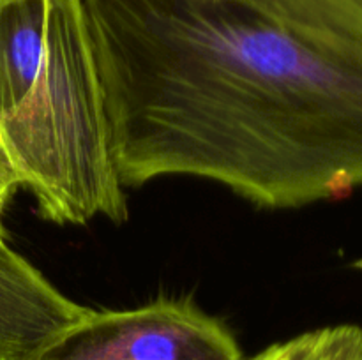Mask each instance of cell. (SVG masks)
Returning <instances> with one entry per match:
<instances>
[{
    "label": "cell",
    "mask_w": 362,
    "mask_h": 360,
    "mask_svg": "<svg viewBox=\"0 0 362 360\" xmlns=\"http://www.w3.org/2000/svg\"><path fill=\"white\" fill-rule=\"evenodd\" d=\"M124 187L187 175L267 208L362 187V48L250 0H81Z\"/></svg>",
    "instance_id": "6da1fadb"
},
{
    "label": "cell",
    "mask_w": 362,
    "mask_h": 360,
    "mask_svg": "<svg viewBox=\"0 0 362 360\" xmlns=\"http://www.w3.org/2000/svg\"><path fill=\"white\" fill-rule=\"evenodd\" d=\"M0 152L45 221H127L81 0H0Z\"/></svg>",
    "instance_id": "7a4b0ae2"
},
{
    "label": "cell",
    "mask_w": 362,
    "mask_h": 360,
    "mask_svg": "<svg viewBox=\"0 0 362 360\" xmlns=\"http://www.w3.org/2000/svg\"><path fill=\"white\" fill-rule=\"evenodd\" d=\"M23 360H244L225 321L189 299H159L124 311H94Z\"/></svg>",
    "instance_id": "3957f363"
},
{
    "label": "cell",
    "mask_w": 362,
    "mask_h": 360,
    "mask_svg": "<svg viewBox=\"0 0 362 360\" xmlns=\"http://www.w3.org/2000/svg\"><path fill=\"white\" fill-rule=\"evenodd\" d=\"M0 240V360H23L88 313Z\"/></svg>",
    "instance_id": "277c9868"
},
{
    "label": "cell",
    "mask_w": 362,
    "mask_h": 360,
    "mask_svg": "<svg viewBox=\"0 0 362 360\" xmlns=\"http://www.w3.org/2000/svg\"><path fill=\"white\" fill-rule=\"evenodd\" d=\"M296 30L362 48V0H250Z\"/></svg>",
    "instance_id": "5b68a950"
},
{
    "label": "cell",
    "mask_w": 362,
    "mask_h": 360,
    "mask_svg": "<svg viewBox=\"0 0 362 360\" xmlns=\"http://www.w3.org/2000/svg\"><path fill=\"white\" fill-rule=\"evenodd\" d=\"M250 360H362V328L346 323L304 332Z\"/></svg>",
    "instance_id": "8992f818"
},
{
    "label": "cell",
    "mask_w": 362,
    "mask_h": 360,
    "mask_svg": "<svg viewBox=\"0 0 362 360\" xmlns=\"http://www.w3.org/2000/svg\"><path fill=\"white\" fill-rule=\"evenodd\" d=\"M20 187V180L18 175L14 173V169L11 168V164L7 162V159L4 157V154L0 152V240H4L6 236V229L2 224V215L6 210L7 203L13 198V194L16 193V189Z\"/></svg>",
    "instance_id": "52a82bcc"
}]
</instances>
